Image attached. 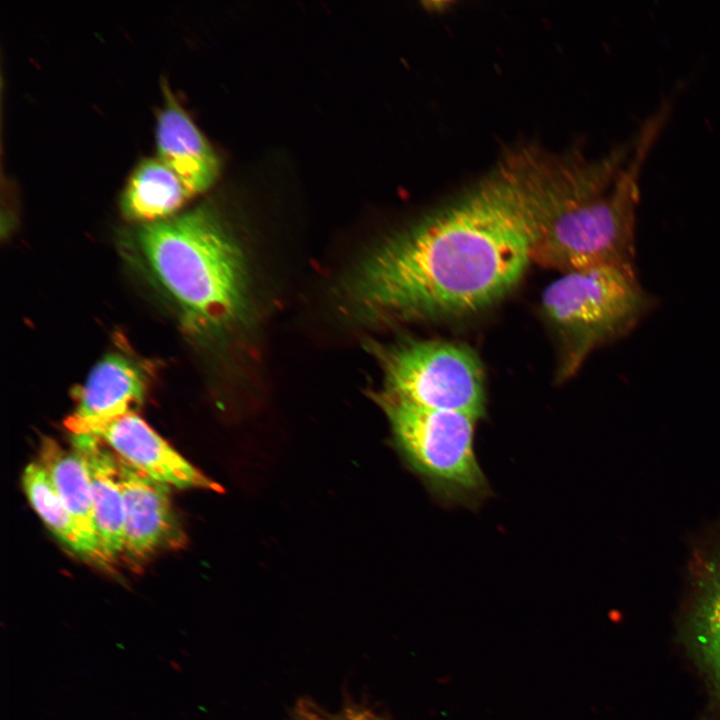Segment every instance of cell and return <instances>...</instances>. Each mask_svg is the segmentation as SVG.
Wrapping results in <instances>:
<instances>
[{"mask_svg": "<svg viewBox=\"0 0 720 720\" xmlns=\"http://www.w3.org/2000/svg\"><path fill=\"white\" fill-rule=\"evenodd\" d=\"M164 105L155 129L157 158L194 196L208 189L219 173V160L205 136L163 84Z\"/></svg>", "mask_w": 720, "mask_h": 720, "instance_id": "obj_10", "label": "cell"}, {"mask_svg": "<svg viewBox=\"0 0 720 720\" xmlns=\"http://www.w3.org/2000/svg\"><path fill=\"white\" fill-rule=\"evenodd\" d=\"M394 444L431 496L445 508L478 510L492 489L476 455L477 418L376 395Z\"/></svg>", "mask_w": 720, "mask_h": 720, "instance_id": "obj_5", "label": "cell"}, {"mask_svg": "<svg viewBox=\"0 0 720 720\" xmlns=\"http://www.w3.org/2000/svg\"><path fill=\"white\" fill-rule=\"evenodd\" d=\"M660 131L656 123L645 122L605 157L584 160L539 233L534 263L561 273L601 265L634 266L640 174Z\"/></svg>", "mask_w": 720, "mask_h": 720, "instance_id": "obj_2", "label": "cell"}, {"mask_svg": "<svg viewBox=\"0 0 720 720\" xmlns=\"http://www.w3.org/2000/svg\"><path fill=\"white\" fill-rule=\"evenodd\" d=\"M193 195L159 158L138 162L121 194V209L131 220L146 223L173 216Z\"/></svg>", "mask_w": 720, "mask_h": 720, "instance_id": "obj_13", "label": "cell"}, {"mask_svg": "<svg viewBox=\"0 0 720 720\" xmlns=\"http://www.w3.org/2000/svg\"><path fill=\"white\" fill-rule=\"evenodd\" d=\"M114 461L125 507L126 561L136 565L162 550L184 547L186 535L173 509L171 486L139 471L115 453Z\"/></svg>", "mask_w": 720, "mask_h": 720, "instance_id": "obj_7", "label": "cell"}, {"mask_svg": "<svg viewBox=\"0 0 720 720\" xmlns=\"http://www.w3.org/2000/svg\"><path fill=\"white\" fill-rule=\"evenodd\" d=\"M22 482L35 512L68 550L84 560L109 566L101 549L81 530L39 462L27 465Z\"/></svg>", "mask_w": 720, "mask_h": 720, "instance_id": "obj_15", "label": "cell"}, {"mask_svg": "<svg viewBox=\"0 0 720 720\" xmlns=\"http://www.w3.org/2000/svg\"><path fill=\"white\" fill-rule=\"evenodd\" d=\"M38 462L81 530L103 552L96 532L90 480L81 455L46 437L40 443Z\"/></svg>", "mask_w": 720, "mask_h": 720, "instance_id": "obj_14", "label": "cell"}, {"mask_svg": "<svg viewBox=\"0 0 720 720\" xmlns=\"http://www.w3.org/2000/svg\"><path fill=\"white\" fill-rule=\"evenodd\" d=\"M139 244L191 329L216 333L238 322L247 307L244 256L206 207L146 223Z\"/></svg>", "mask_w": 720, "mask_h": 720, "instance_id": "obj_3", "label": "cell"}, {"mask_svg": "<svg viewBox=\"0 0 720 720\" xmlns=\"http://www.w3.org/2000/svg\"><path fill=\"white\" fill-rule=\"evenodd\" d=\"M295 720H384V718L369 708L359 705L348 706L336 714H331L312 700L301 699L296 704Z\"/></svg>", "mask_w": 720, "mask_h": 720, "instance_id": "obj_16", "label": "cell"}, {"mask_svg": "<svg viewBox=\"0 0 720 720\" xmlns=\"http://www.w3.org/2000/svg\"><path fill=\"white\" fill-rule=\"evenodd\" d=\"M73 448L88 472L97 537L109 564L124 553L125 507L117 479L114 453L89 434H72Z\"/></svg>", "mask_w": 720, "mask_h": 720, "instance_id": "obj_11", "label": "cell"}, {"mask_svg": "<svg viewBox=\"0 0 720 720\" xmlns=\"http://www.w3.org/2000/svg\"><path fill=\"white\" fill-rule=\"evenodd\" d=\"M653 305L634 266L562 273L544 289L540 304L558 347V380L573 376L596 348L626 335Z\"/></svg>", "mask_w": 720, "mask_h": 720, "instance_id": "obj_4", "label": "cell"}, {"mask_svg": "<svg viewBox=\"0 0 720 720\" xmlns=\"http://www.w3.org/2000/svg\"><path fill=\"white\" fill-rule=\"evenodd\" d=\"M80 434L97 437L128 464L170 486L223 492L221 485L187 461L136 412L90 426Z\"/></svg>", "mask_w": 720, "mask_h": 720, "instance_id": "obj_8", "label": "cell"}, {"mask_svg": "<svg viewBox=\"0 0 720 720\" xmlns=\"http://www.w3.org/2000/svg\"><path fill=\"white\" fill-rule=\"evenodd\" d=\"M145 393L146 381L140 368L120 354H109L96 364L76 392V408L64 425L72 434H80L90 426L136 412Z\"/></svg>", "mask_w": 720, "mask_h": 720, "instance_id": "obj_9", "label": "cell"}, {"mask_svg": "<svg viewBox=\"0 0 720 720\" xmlns=\"http://www.w3.org/2000/svg\"><path fill=\"white\" fill-rule=\"evenodd\" d=\"M682 637L704 679L711 708L720 711V558L700 575Z\"/></svg>", "mask_w": 720, "mask_h": 720, "instance_id": "obj_12", "label": "cell"}, {"mask_svg": "<svg viewBox=\"0 0 720 720\" xmlns=\"http://www.w3.org/2000/svg\"><path fill=\"white\" fill-rule=\"evenodd\" d=\"M382 393L421 407L486 416L485 373L467 345L447 340H406L378 351Z\"/></svg>", "mask_w": 720, "mask_h": 720, "instance_id": "obj_6", "label": "cell"}, {"mask_svg": "<svg viewBox=\"0 0 720 720\" xmlns=\"http://www.w3.org/2000/svg\"><path fill=\"white\" fill-rule=\"evenodd\" d=\"M566 178L565 165L532 152L512 156L371 251L349 279L351 304L382 321L459 317L496 304L533 262Z\"/></svg>", "mask_w": 720, "mask_h": 720, "instance_id": "obj_1", "label": "cell"}]
</instances>
